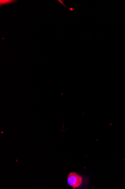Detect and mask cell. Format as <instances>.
<instances>
[{"label": "cell", "mask_w": 125, "mask_h": 189, "mask_svg": "<svg viewBox=\"0 0 125 189\" xmlns=\"http://www.w3.org/2000/svg\"><path fill=\"white\" fill-rule=\"evenodd\" d=\"M83 177L75 172H71L68 177V184L70 187L75 189L79 187L83 183Z\"/></svg>", "instance_id": "6da1fadb"}, {"label": "cell", "mask_w": 125, "mask_h": 189, "mask_svg": "<svg viewBox=\"0 0 125 189\" xmlns=\"http://www.w3.org/2000/svg\"><path fill=\"white\" fill-rule=\"evenodd\" d=\"M12 2H14V1H1V6L3 5H7Z\"/></svg>", "instance_id": "7a4b0ae2"}]
</instances>
